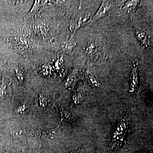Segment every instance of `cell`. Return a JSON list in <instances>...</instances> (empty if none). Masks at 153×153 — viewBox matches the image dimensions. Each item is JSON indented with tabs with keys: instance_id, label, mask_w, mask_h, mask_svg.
I'll return each instance as SVG.
<instances>
[{
	"instance_id": "obj_1",
	"label": "cell",
	"mask_w": 153,
	"mask_h": 153,
	"mask_svg": "<svg viewBox=\"0 0 153 153\" xmlns=\"http://www.w3.org/2000/svg\"><path fill=\"white\" fill-rule=\"evenodd\" d=\"M129 121L125 117L120 119L114 128L109 147L112 150H116L120 147L123 143L126 134L128 131Z\"/></svg>"
},
{
	"instance_id": "obj_2",
	"label": "cell",
	"mask_w": 153,
	"mask_h": 153,
	"mask_svg": "<svg viewBox=\"0 0 153 153\" xmlns=\"http://www.w3.org/2000/svg\"><path fill=\"white\" fill-rule=\"evenodd\" d=\"M84 52L93 63H101L107 58V55L103 49L95 41H89Z\"/></svg>"
},
{
	"instance_id": "obj_3",
	"label": "cell",
	"mask_w": 153,
	"mask_h": 153,
	"mask_svg": "<svg viewBox=\"0 0 153 153\" xmlns=\"http://www.w3.org/2000/svg\"><path fill=\"white\" fill-rule=\"evenodd\" d=\"M115 4L114 1H103L98 11L90 20L88 21V24H91L97 21L98 19L106 16L109 15L114 9Z\"/></svg>"
},
{
	"instance_id": "obj_4",
	"label": "cell",
	"mask_w": 153,
	"mask_h": 153,
	"mask_svg": "<svg viewBox=\"0 0 153 153\" xmlns=\"http://www.w3.org/2000/svg\"><path fill=\"white\" fill-rule=\"evenodd\" d=\"M8 42L11 46L15 45V47L21 52L30 50V45L29 40L27 38L23 36V35H20L15 38H11L9 39Z\"/></svg>"
},
{
	"instance_id": "obj_5",
	"label": "cell",
	"mask_w": 153,
	"mask_h": 153,
	"mask_svg": "<svg viewBox=\"0 0 153 153\" xmlns=\"http://www.w3.org/2000/svg\"><path fill=\"white\" fill-rule=\"evenodd\" d=\"M130 93H133L137 89L139 85L138 63L137 60L133 61L130 74Z\"/></svg>"
},
{
	"instance_id": "obj_6",
	"label": "cell",
	"mask_w": 153,
	"mask_h": 153,
	"mask_svg": "<svg viewBox=\"0 0 153 153\" xmlns=\"http://www.w3.org/2000/svg\"><path fill=\"white\" fill-rule=\"evenodd\" d=\"M48 1H36L33 8L25 18L26 21H30L38 17L43 9L47 5Z\"/></svg>"
},
{
	"instance_id": "obj_7",
	"label": "cell",
	"mask_w": 153,
	"mask_h": 153,
	"mask_svg": "<svg viewBox=\"0 0 153 153\" xmlns=\"http://www.w3.org/2000/svg\"><path fill=\"white\" fill-rule=\"evenodd\" d=\"M82 73L78 68H74L70 71L66 79L65 85L67 87L72 88L77 81L81 79Z\"/></svg>"
},
{
	"instance_id": "obj_8",
	"label": "cell",
	"mask_w": 153,
	"mask_h": 153,
	"mask_svg": "<svg viewBox=\"0 0 153 153\" xmlns=\"http://www.w3.org/2000/svg\"><path fill=\"white\" fill-rule=\"evenodd\" d=\"M133 26L135 31V35L136 36L137 39L140 44L141 46L144 48H147L150 46L149 38L147 34L145 32L137 29L133 25Z\"/></svg>"
},
{
	"instance_id": "obj_9",
	"label": "cell",
	"mask_w": 153,
	"mask_h": 153,
	"mask_svg": "<svg viewBox=\"0 0 153 153\" xmlns=\"http://www.w3.org/2000/svg\"><path fill=\"white\" fill-rule=\"evenodd\" d=\"M85 74L88 81L91 86L93 87H99L100 86V83L97 77L89 67L85 68Z\"/></svg>"
},
{
	"instance_id": "obj_10",
	"label": "cell",
	"mask_w": 153,
	"mask_h": 153,
	"mask_svg": "<svg viewBox=\"0 0 153 153\" xmlns=\"http://www.w3.org/2000/svg\"><path fill=\"white\" fill-rule=\"evenodd\" d=\"M75 45H76V43L74 41V37L71 36L69 40L66 42H64L61 45V50L62 52L66 54H70L72 52Z\"/></svg>"
},
{
	"instance_id": "obj_11",
	"label": "cell",
	"mask_w": 153,
	"mask_h": 153,
	"mask_svg": "<svg viewBox=\"0 0 153 153\" xmlns=\"http://www.w3.org/2000/svg\"><path fill=\"white\" fill-rule=\"evenodd\" d=\"M139 3V1H127L124 5L123 9L128 13L133 12L137 8Z\"/></svg>"
},
{
	"instance_id": "obj_12",
	"label": "cell",
	"mask_w": 153,
	"mask_h": 153,
	"mask_svg": "<svg viewBox=\"0 0 153 153\" xmlns=\"http://www.w3.org/2000/svg\"><path fill=\"white\" fill-rule=\"evenodd\" d=\"M55 131L54 130L45 132H42L41 133V137L43 139L49 140L52 139L55 134Z\"/></svg>"
},
{
	"instance_id": "obj_13",
	"label": "cell",
	"mask_w": 153,
	"mask_h": 153,
	"mask_svg": "<svg viewBox=\"0 0 153 153\" xmlns=\"http://www.w3.org/2000/svg\"><path fill=\"white\" fill-rule=\"evenodd\" d=\"M16 73L17 76H18L19 79H23V72L21 71V69H19V68H17L16 69Z\"/></svg>"
}]
</instances>
